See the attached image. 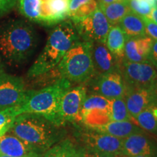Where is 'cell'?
Returning a JSON list of instances; mask_svg holds the SVG:
<instances>
[{"label": "cell", "instance_id": "cell-31", "mask_svg": "<svg viewBox=\"0 0 157 157\" xmlns=\"http://www.w3.org/2000/svg\"><path fill=\"white\" fill-rule=\"evenodd\" d=\"M18 0H0V16L7 14L14 8Z\"/></svg>", "mask_w": 157, "mask_h": 157}, {"label": "cell", "instance_id": "cell-22", "mask_svg": "<svg viewBox=\"0 0 157 157\" xmlns=\"http://www.w3.org/2000/svg\"><path fill=\"white\" fill-rule=\"evenodd\" d=\"M119 25L122 29L127 38L146 36L143 17L132 11L124 17Z\"/></svg>", "mask_w": 157, "mask_h": 157}, {"label": "cell", "instance_id": "cell-26", "mask_svg": "<svg viewBox=\"0 0 157 157\" xmlns=\"http://www.w3.org/2000/svg\"><path fill=\"white\" fill-rule=\"evenodd\" d=\"M42 0H18L19 10L31 21L40 23Z\"/></svg>", "mask_w": 157, "mask_h": 157}, {"label": "cell", "instance_id": "cell-2", "mask_svg": "<svg viewBox=\"0 0 157 157\" xmlns=\"http://www.w3.org/2000/svg\"><path fill=\"white\" fill-rule=\"evenodd\" d=\"M9 131L43 154L63 140L66 134L63 127L44 116L31 113L17 115Z\"/></svg>", "mask_w": 157, "mask_h": 157}, {"label": "cell", "instance_id": "cell-29", "mask_svg": "<svg viewBox=\"0 0 157 157\" xmlns=\"http://www.w3.org/2000/svg\"><path fill=\"white\" fill-rule=\"evenodd\" d=\"M131 11L142 17H148L153 9L152 5L146 0H128Z\"/></svg>", "mask_w": 157, "mask_h": 157}, {"label": "cell", "instance_id": "cell-18", "mask_svg": "<svg viewBox=\"0 0 157 157\" xmlns=\"http://www.w3.org/2000/svg\"><path fill=\"white\" fill-rule=\"evenodd\" d=\"M88 127L98 132L105 133L121 139L125 138L135 133L143 132L142 129L133 124L131 121H110L100 126Z\"/></svg>", "mask_w": 157, "mask_h": 157}, {"label": "cell", "instance_id": "cell-19", "mask_svg": "<svg viewBox=\"0 0 157 157\" xmlns=\"http://www.w3.org/2000/svg\"><path fill=\"white\" fill-rule=\"evenodd\" d=\"M127 39L120 25L111 26L106 37L105 46L119 62L124 58V47Z\"/></svg>", "mask_w": 157, "mask_h": 157}, {"label": "cell", "instance_id": "cell-11", "mask_svg": "<svg viewBox=\"0 0 157 157\" xmlns=\"http://www.w3.org/2000/svg\"><path fill=\"white\" fill-rule=\"evenodd\" d=\"M93 94H96L109 100L124 98L127 86L119 71L94 76L90 81Z\"/></svg>", "mask_w": 157, "mask_h": 157}, {"label": "cell", "instance_id": "cell-7", "mask_svg": "<svg viewBox=\"0 0 157 157\" xmlns=\"http://www.w3.org/2000/svg\"><path fill=\"white\" fill-rule=\"evenodd\" d=\"M75 135L87 153L103 152L120 155L122 139L93 130L85 125L84 127H76Z\"/></svg>", "mask_w": 157, "mask_h": 157}, {"label": "cell", "instance_id": "cell-30", "mask_svg": "<svg viewBox=\"0 0 157 157\" xmlns=\"http://www.w3.org/2000/svg\"><path fill=\"white\" fill-rule=\"evenodd\" d=\"M145 23L146 35L153 41H157V24L151 20L147 17H143Z\"/></svg>", "mask_w": 157, "mask_h": 157}, {"label": "cell", "instance_id": "cell-33", "mask_svg": "<svg viewBox=\"0 0 157 157\" xmlns=\"http://www.w3.org/2000/svg\"><path fill=\"white\" fill-rule=\"evenodd\" d=\"M87 157H117V155L111 153L96 152V153H87Z\"/></svg>", "mask_w": 157, "mask_h": 157}, {"label": "cell", "instance_id": "cell-32", "mask_svg": "<svg viewBox=\"0 0 157 157\" xmlns=\"http://www.w3.org/2000/svg\"><path fill=\"white\" fill-rule=\"evenodd\" d=\"M148 61L150 62L157 69V41L153 42L148 57Z\"/></svg>", "mask_w": 157, "mask_h": 157}, {"label": "cell", "instance_id": "cell-3", "mask_svg": "<svg viewBox=\"0 0 157 157\" xmlns=\"http://www.w3.org/2000/svg\"><path fill=\"white\" fill-rule=\"evenodd\" d=\"M79 39L71 21L59 23L51 31L44 49L29 68V77H38L56 68L65 55Z\"/></svg>", "mask_w": 157, "mask_h": 157}, {"label": "cell", "instance_id": "cell-16", "mask_svg": "<svg viewBox=\"0 0 157 157\" xmlns=\"http://www.w3.org/2000/svg\"><path fill=\"white\" fill-rule=\"evenodd\" d=\"M69 0H48L41 7V23L53 25L68 17Z\"/></svg>", "mask_w": 157, "mask_h": 157}, {"label": "cell", "instance_id": "cell-1", "mask_svg": "<svg viewBox=\"0 0 157 157\" xmlns=\"http://www.w3.org/2000/svg\"><path fill=\"white\" fill-rule=\"evenodd\" d=\"M33 25L23 20H10L0 26V56L10 66L26 61L37 47Z\"/></svg>", "mask_w": 157, "mask_h": 157}, {"label": "cell", "instance_id": "cell-41", "mask_svg": "<svg viewBox=\"0 0 157 157\" xmlns=\"http://www.w3.org/2000/svg\"><path fill=\"white\" fill-rule=\"evenodd\" d=\"M156 88H157V78H156Z\"/></svg>", "mask_w": 157, "mask_h": 157}, {"label": "cell", "instance_id": "cell-21", "mask_svg": "<svg viewBox=\"0 0 157 157\" xmlns=\"http://www.w3.org/2000/svg\"><path fill=\"white\" fill-rule=\"evenodd\" d=\"M98 7L105 15L111 26L119 25L124 17L131 12L127 1H117L109 5L99 2Z\"/></svg>", "mask_w": 157, "mask_h": 157}, {"label": "cell", "instance_id": "cell-13", "mask_svg": "<svg viewBox=\"0 0 157 157\" xmlns=\"http://www.w3.org/2000/svg\"><path fill=\"white\" fill-rule=\"evenodd\" d=\"M139 155H157L156 143L143 132L135 133L122 139L119 156Z\"/></svg>", "mask_w": 157, "mask_h": 157}, {"label": "cell", "instance_id": "cell-12", "mask_svg": "<svg viewBox=\"0 0 157 157\" xmlns=\"http://www.w3.org/2000/svg\"><path fill=\"white\" fill-rule=\"evenodd\" d=\"M127 110L135 119L140 112L152 106H157V88L127 87L124 96Z\"/></svg>", "mask_w": 157, "mask_h": 157}, {"label": "cell", "instance_id": "cell-6", "mask_svg": "<svg viewBox=\"0 0 157 157\" xmlns=\"http://www.w3.org/2000/svg\"><path fill=\"white\" fill-rule=\"evenodd\" d=\"M119 71L127 87L152 88L156 87L157 69L150 62H130L123 58Z\"/></svg>", "mask_w": 157, "mask_h": 157}, {"label": "cell", "instance_id": "cell-37", "mask_svg": "<svg viewBox=\"0 0 157 157\" xmlns=\"http://www.w3.org/2000/svg\"><path fill=\"white\" fill-rule=\"evenodd\" d=\"M3 72H5V71H4V61L1 56H0V74Z\"/></svg>", "mask_w": 157, "mask_h": 157}, {"label": "cell", "instance_id": "cell-5", "mask_svg": "<svg viewBox=\"0 0 157 157\" xmlns=\"http://www.w3.org/2000/svg\"><path fill=\"white\" fill-rule=\"evenodd\" d=\"M93 44L79 41L68 51L56 68L60 78H66L71 83L83 84L93 77Z\"/></svg>", "mask_w": 157, "mask_h": 157}, {"label": "cell", "instance_id": "cell-23", "mask_svg": "<svg viewBox=\"0 0 157 157\" xmlns=\"http://www.w3.org/2000/svg\"><path fill=\"white\" fill-rule=\"evenodd\" d=\"M82 148H78L69 139H63L48 149L42 157H78Z\"/></svg>", "mask_w": 157, "mask_h": 157}, {"label": "cell", "instance_id": "cell-8", "mask_svg": "<svg viewBox=\"0 0 157 157\" xmlns=\"http://www.w3.org/2000/svg\"><path fill=\"white\" fill-rule=\"evenodd\" d=\"M87 93V87L83 84L71 87L65 93L59 110L60 126L64 127L67 123L82 122L81 112Z\"/></svg>", "mask_w": 157, "mask_h": 157}, {"label": "cell", "instance_id": "cell-4", "mask_svg": "<svg viewBox=\"0 0 157 157\" xmlns=\"http://www.w3.org/2000/svg\"><path fill=\"white\" fill-rule=\"evenodd\" d=\"M69 81L58 78L50 86L38 90H27L25 98L15 108L17 116L24 113H37L59 125V110L63 96L71 87Z\"/></svg>", "mask_w": 157, "mask_h": 157}, {"label": "cell", "instance_id": "cell-20", "mask_svg": "<svg viewBox=\"0 0 157 157\" xmlns=\"http://www.w3.org/2000/svg\"><path fill=\"white\" fill-rule=\"evenodd\" d=\"M98 7L95 0H69L68 17L74 23L90 16Z\"/></svg>", "mask_w": 157, "mask_h": 157}, {"label": "cell", "instance_id": "cell-27", "mask_svg": "<svg viewBox=\"0 0 157 157\" xmlns=\"http://www.w3.org/2000/svg\"><path fill=\"white\" fill-rule=\"evenodd\" d=\"M109 116L111 121H131L132 119L127 110L124 98L111 100Z\"/></svg>", "mask_w": 157, "mask_h": 157}, {"label": "cell", "instance_id": "cell-34", "mask_svg": "<svg viewBox=\"0 0 157 157\" xmlns=\"http://www.w3.org/2000/svg\"><path fill=\"white\" fill-rule=\"evenodd\" d=\"M148 18L151 20L152 21H154V23H156L157 24V6L153 7L151 13Z\"/></svg>", "mask_w": 157, "mask_h": 157}, {"label": "cell", "instance_id": "cell-25", "mask_svg": "<svg viewBox=\"0 0 157 157\" xmlns=\"http://www.w3.org/2000/svg\"><path fill=\"white\" fill-rule=\"evenodd\" d=\"M135 120L142 129L157 135V106L145 109L135 118Z\"/></svg>", "mask_w": 157, "mask_h": 157}, {"label": "cell", "instance_id": "cell-39", "mask_svg": "<svg viewBox=\"0 0 157 157\" xmlns=\"http://www.w3.org/2000/svg\"><path fill=\"white\" fill-rule=\"evenodd\" d=\"M0 157H10V156H5V155L0 154Z\"/></svg>", "mask_w": 157, "mask_h": 157}, {"label": "cell", "instance_id": "cell-9", "mask_svg": "<svg viewBox=\"0 0 157 157\" xmlns=\"http://www.w3.org/2000/svg\"><path fill=\"white\" fill-rule=\"evenodd\" d=\"M74 24L78 37L84 42L105 44L108 33L111 26L99 7L90 16Z\"/></svg>", "mask_w": 157, "mask_h": 157}, {"label": "cell", "instance_id": "cell-35", "mask_svg": "<svg viewBox=\"0 0 157 157\" xmlns=\"http://www.w3.org/2000/svg\"><path fill=\"white\" fill-rule=\"evenodd\" d=\"M117 157H157V155H139V156H117Z\"/></svg>", "mask_w": 157, "mask_h": 157}, {"label": "cell", "instance_id": "cell-14", "mask_svg": "<svg viewBox=\"0 0 157 157\" xmlns=\"http://www.w3.org/2000/svg\"><path fill=\"white\" fill-rule=\"evenodd\" d=\"M0 154L10 157H42L44 155L10 131L0 137Z\"/></svg>", "mask_w": 157, "mask_h": 157}, {"label": "cell", "instance_id": "cell-28", "mask_svg": "<svg viewBox=\"0 0 157 157\" xmlns=\"http://www.w3.org/2000/svg\"><path fill=\"white\" fill-rule=\"evenodd\" d=\"M15 108L0 111V137L10 130L17 117Z\"/></svg>", "mask_w": 157, "mask_h": 157}, {"label": "cell", "instance_id": "cell-15", "mask_svg": "<svg viewBox=\"0 0 157 157\" xmlns=\"http://www.w3.org/2000/svg\"><path fill=\"white\" fill-rule=\"evenodd\" d=\"M92 58L95 71L94 76L119 71V60L110 52L105 44L93 43Z\"/></svg>", "mask_w": 157, "mask_h": 157}, {"label": "cell", "instance_id": "cell-10", "mask_svg": "<svg viewBox=\"0 0 157 157\" xmlns=\"http://www.w3.org/2000/svg\"><path fill=\"white\" fill-rule=\"evenodd\" d=\"M27 90L22 78L3 72L0 74V111L16 107L24 100Z\"/></svg>", "mask_w": 157, "mask_h": 157}, {"label": "cell", "instance_id": "cell-24", "mask_svg": "<svg viewBox=\"0 0 157 157\" xmlns=\"http://www.w3.org/2000/svg\"><path fill=\"white\" fill-rule=\"evenodd\" d=\"M110 104H111V100L101 95H96V94H90L89 95H87L82 109V121L84 116L92 111L100 110L109 113Z\"/></svg>", "mask_w": 157, "mask_h": 157}, {"label": "cell", "instance_id": "cell-36", "mask_svg": "<svg viewBox=\"0 0 157 157\" xmlns=\"http://www.w3.org/2000/svg\"><path fill=\"white\" fill-rule=\"evenodd\" d=\"M118 0H100V3L103 4V5H109V4L115 2Z\"/></svg>", "mask_w": 157, "mask_h": 157}, {"label": "cell", "instance_id": "cell-38", "mask_svg": "<svg viewBox=\"0 0 157 157\" xmlns=\"http://www.w3.org/2000/svg\"><path fill=\"white\" fill-rule=\"evenodd\" d=\"M78 157H87V154H86V151H84V149L83 148H82L81 153H80L79 156Z\"/></svg>", "mask_w": 157, "mask_h": 157}, {"label": "cell", "instance_id": "cell-17", "mask_svg": "<svg viewBox=\"0 0 157 157\" xmlns=\"http://www.w3.org/2000/svg\"><path fill=\"white\" fill-rule=\"evenodd\" d=\"M153 42L154 41L147 36L128 38L125 44L124 58L135 63L148 61Z\"/></svg>", "mask_w": 157, "mask_h": 157}, {"label": "cell", "instance_id": "cell-40", "mask_svg": "<svg viewBox=\"0 0 157 157\" xmlns=\"http://www.w3.org/2000/svg\"><path fill=\"white\" fill-rule=\"evenodd\" d=\"M118 1H128V0H118Z\"/></svg>", "mask_w": 157, "mask_h": 157}]
</instances>
